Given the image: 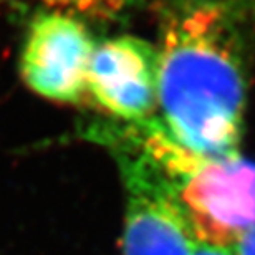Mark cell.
Wrapping results in <instances>:
<instances>
[{
    "label": "cell",
    "instance_id": "obj_1",
    "mask_svg": "<svg viewBox=\"0 0 255 255\" xmlns=\"http://www.w3.org/2000/svg\"><path fill=\"white\" fill-rule=\"evenodd\" d=\"M244 103V70L224 8L204 3L172 15L157 48V105L167 134L194 154L237 156Z\"/></svg>",
    "mask_w": 255,
    "mask_h": 255
},
{
    "label": "cell",
    "instance_id": "obj_2",
    "mask_svg": "<svg viewBox=\"0 0 255 255\" xmlns=\"http://www.w3.org/2000/svg\"><path fill=\"white\" fill-rule=\"evenodd\" d=\"M139 126V149L169 177L197 242L231 249L255 227V162L239 154H194L162 125L147 121Z\"/></svg>",
    "mask_w": 255,
    "mask_h": 255
},
{
    "label": "cell",
    "instance_id": "obj_3",
    "mask_svg": "<svg viewBox=\"0 0 255 255\" xmlns=\"http://www.w3.org/2000/svg\"><path fill=\"white\" fill-rule=\"evenodd\" d=\"M126 187L123 255H191L196 237L169 177L141 149L118 156Z\"/></svg>",
    "mask_w": 255,
    "mask_h": 255
},
{
    "label": "cell",
    "instance_id": "obj_4",
    "mask_svg": "<svg viewBox=\"0 0 255 255\" xmlns=\"http://www.w3.org/2000/svg\"><path fill=\"white\" fill-rule=\"evenodd\" d=\"M93 50V38L81 20L45 10L28 27L20 73L25 85L43 98L78 103L86 91Z\"/></svg>",
    "mask_w": 255,
    "mask_h": 255
},
{
    "label": "cell",
    "instance_id": "obj_5",
    "mask_svg": "<svg viewBox=\"0 0 255 255\" xmlns=\"http://www.w3.org/2000/svg\"><path fill=\"white\" fill-rule=\"evenodd\" d=\"M86 90L115 118L147 123L157 105V48L129 35L105 40L91 55Z\"/></svg>",
    "mask_w": 255,
    "mask_h": 255
},
{
    "label": "cell",
    "instance_id": "obj_6",
    "mask_svg": "<svg viewBox=\"0 0 255 255\" xmlns=\"http://www.w3.org/2000/svg\"><path fill=\"white\" fill-rule=\"evenodd\" d=\"M50 12L81 15L88 18H113L131 5L132 0H33Z\"/></svg>",
    "mask_w": 255,
    "mask_h": 255
},
{
    "label": "cell",
    "instance_id": "obj_7",
    "mask_svg": "<svg viewBox=\"0 0 255 255\" xmlns=\"http://www.w3.org/2000/svg\"><path fill=\"white\" fill-rule=\"evenodd\" d=\"M232 255H255V227L247 231L234 242L231 247Z\"/></svg>",
    "mask_w": 255,
    "mask_h": 255
},
{
    "label": "cell",
    "instance_id": "obj_8",
    "mask_svg": "<svg viewBox=\"0 0 255 255\" xmlns=\"http://www.w3.org/2000/svg\"><path fill=\"white\" fill-rule=\"evenodd\" d=\"M191 255H232V252L229 247H216L209 246V244L197 242Z\"/></svg>",
    "mask_w": 255,
    "mask_h": 255
}]
</instances>
